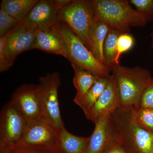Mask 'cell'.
<instances>
[{"label": "cell", "instance_id": "6da1fadb", "mask_svg": "<svg viewBox=\"0 0 153 153\" xmlns=\"http://www.w3.org/2000/svg\"><path fill=\"white\" fill-rule=\"evenodd\" d=\"M120 143L128 153H153V134L138 120L133 107L120 106L111 114Z\"/></svg>", "mask_w": 153, "mask_h": 153}, {"label": "cell", "instance_id": "7a4b0ae2", "mask_svg": "<svg viewBox=\"0 0 153 153\" xmlns=\"http://www.w3.org/2000/svg\"><path fill=\"white\" fill-rule=\"evenodd\" d=\"M111 73L120 106L137 107L144 91L153 80L150 71L139 66L119 64L112 68Z\"/></svg>", "mask_w": 153, "mask_h": 153}, {"label": "cell", "instance_id": "3957f363", "mask_svg": "<svg viewBox=\"0 0 153 153\" xmlns=\"http://www.w3.org/2000/svg\"><path fill=\"white\" fill-rule=\"evenodd\" d=\"M97 20L122 33H128L131 27H145L149 21L133 8L127 0H92Z\"/></svg>", "mask_w": 153, "mask_h": 153}, {"label": "cell", "instance_id": "277c9868", "mask_svg": "<svg viewBox=\"0 0 153 153\" xmlns=\"http://www.w3.org/2000/svg\"><path fill=\"white\" fill-rule=\"evenodd\" d=\"M59 14L60 21L67 25L89 49L91 28L97 20L92 0H73L61 9Z\"/></svg>", "mask_w": 153, "mask_h": 153}, {"label": "cell", "instance_id": "5b68a950", "mask_svg": "<svg viewBox=\"0 0 153 153\" xmlns=\"http://www.w3.org/2000/svg\"><path fill=\"white\" fill-rule=\"evenodd\" d=\"M59 27L67 43L68 60L71 66L83 68L99 77L111 75L108 69L96 59L90 50L67 25L61 22Z\"/></svg>", "mask_w": 153, "mask_h": 153}, {"label": "cell", "instance_id": "8992f818", "mask_svg": "<svg viewBox=\"0 0 153 153\" xmlns=\"http://www.w3.org/2000/svg\"><path fill=\"white\" fill-rule=\"evenodd\" d=\"M60 83V74L55 71L40 77L37 84L43 116L59 130L64 126L58 99Z\"/></svg>", "mask_w": 153, "mask_h": 153}, {"label": "cell", "instance_id": "52a82bcc", "mask_svg": "<svg viewBox=\"0 0 153 153\" xmlns=\"http://www.w3.org/2000/svg\"><path fill=\"white\" fill-rule=\"evenodd\" d=\"M27 123L11 101L7 103L0 116V146L16 147L21 140Z\"/></svg>", "mask_w": 153, "mask_h": 153}, {"label": "cell", "instance_id": "ba28073f", "mask_svg": "<svg viewBox=\"0 0 153 153\" xmlns=\"http://www.w3.org/2000/svg\"><path fill=\"white\" fill-rule=\"evenodd\" d=\"M59 130L46 117L27 123L21 140L16 146L59 147Z\"/></svg>", "mask_w": 153, "mask_h": 153}, {"label": "cell", "instance_id": "9c48e42d", "mask_svg": "<svg viewBox=\"0 0 153 153\" xmlns=\"http://www.w3.org/2000/svg\"><path fill=\"white\" fill-rule=\"evenodd\" d=\"M36 31L19 22L5 36L0 38V50L14 63L19 54L33 49Z\"/></svg>", "mask_w": 153, "mask_h": 153}, {"label": "cell", "instance_id": "30bf717a", "mask_svg": "<svg viewBox=\"0 0 153 153\" xmlns=\"http://www.w3.org/2000/svg\"><path fill=\"white\" fill-rule=\"evenodd\" d=\"M10 101L28 123L43 116L37 85H21L13 93Z\"/></svg>", "mask_w": 153, "mask_h": 153}, {"label": "cell", "instance_id": "8fae6325", "mask_svg": "<svg viewBox=\"0 0 153 153\" xmlns=\"http://www.w3.org/2000/svg\"><path fill=\"white\" fill-rule=\"evenodd\" d=\"M94 124L86 153H102L120 143L119 134L111 114L101 117Z\"/></svg>", "mask_w": 153, "mask_h": 153}, {"label": "cell", "instance_id": "7c38bea8", "mask_svg": "<svg viewBox=\"0 0 153 153\" xmlns=\"http://www.w3.org/2000/svg\"><path fill=\"white\" fill-rule=\"evenodd\" d=\"M20 22L38 30L55 27L61 21L59 12L51 1L39 0L26 18Z\"/></svg>", "mask_w": 153, "mask_h": 153}, {"label": "cell", "instance_id": "4fadbf2b", "mask_svg": "<svg viewBox=\"0 0 153 153\" xmlns=\"http://www.w3.org/2000/svg\"><path fill=\"white\" fill-rule=\"evenodd\" d=\"M60 24L52 27L36 30L33 49L61 55L68 60V47L59 27Z\"/></svg>", "mask_w": 153, "mask_h": 153}, {"label": "cell", "instance_id": "5bb4252c", "mask_svg": "<svg viewBox=\"0 0 153 153\" xmlns=\"http://www.w3.org/2000/svg\"><path fill=\"white\" fill-rule=\"evenodd\" d=\"M120 105L116 95L112 76L105 90L96 101L88 113L86 118L95 123L101 117L111 114Z\"/></svg>", "mask_w": 153, "mask_h": 153}, {"label": "cell", "instance_id": "9a60e30c", "mask_svg": "<svg viewBox=\"0 0 153 153\" xmlns=\"http://www.w3.org/2000/svg\"><path fill=\"white\" fill-rule=\"evenodd\" d=\"M110 29L109 25L105 22L97 20L92 24L89 33V50L96 59L103 65V45Z\"/></svg>", "mask_w": 153, "mask_h": 153}, {"label": "cell", "instance_id": "2e32d148", "mask_svg": "<svg viewBox=\"0 0 153 153\" xmlns=\"http://www.w3.org/2000/svg\"><path fill=\"white\" fill-rule=\"evenodd\" d=\"M90 137L76 136L63 126L59 130V147L61 153H86Z\"/></svg>", "mask_w": 153, "mask_h": 153}, {"label": "cell", "instance_id": "e0dca14e", "mask_svg": "<svg viewBox=\"0 0 153 153\" xmlns=\"http://www.w3.org/2000/svg\"><path fill=\"white\" fill-rule=\"evenodd\" d=\"M110 76L100 77L83 96L74 99L73 101L82 110L85 115L88 113L105 89L109 82Z\"/></svg>", "mask_w": 153, "mask_h": 153}, {"label": "cell", "instance_id": "ac0fdd59", "mask_svg": "<svg viewBox=\"0 0 153 153\" xmlns=\"http://www.w3.org/2000/svg\"><path fill=\"white\" fill-rule=\"evenodd\" d=\"M39 0H2L1 9L19 23L25 19Z\"/></svg>", "mask_w": 153, "mask_h": 153}, {"label": "cell", "instance_id": "d6986e66", "mask_svg": "<svg viewBox=\"0 0 153 153\" xmlns=\"http://www.w3.org/2000/svg\"><path fill=\"white\" fill-rule=\"evenodd\" d=\"M71 66L74 72L73 84L76 90L74 98H79L87 93L100 77L78 66Z\"/></svg>", "mask_w": 153, "mask_h": 153}, {"label": "cell", "instance_id": "ffe728a7", "mask_svg": "<svg viewBox=\"0 0 153 153\" xmlns=\"http://www.w3.org/2000/svg\"><path fill=\"white\" fill-rule=\"evenodd\" d=\"M121 32L111 28L107 35L103 47L104 65L110 72L116 65L115 60L117 55V39Z\"/></svg>", "mask_w": 153, "mask_h": 153}, {"label": "cell", "instance_id": "44dd1931", "mask_svg": "<svg viewBox=\"0 0 153 153\" xmlns=\"http://www.w3.org/2000/svg\"><path fill=\"white\" fill-rule=\"evenodd\" d=\"M136 116L140 123L153 134V108H134Z\"/></svg>", "mask_w": 153, "mask_h": 153}, {"label": "cell", "instance_id": "7402d4cb", "mask_svg": "<svg viewBox=\"0 0 153 153\" xmlns=\"http://www.w3.org/2000/svg\"><path fill=\"white\" fill-rule=\"evenodd\" d=\"M134 44L133 37L129 33H123L119 36L117 39V55L115 60L116 65L119 64L121 55L130 50L133 47Z\"/></svg>", "mask_w": 153, "mask_h": 153}, {"label": "cell", "instance_id": "603a6c76", "mask_svg": "<svg viewBox=\"0 0 153 153\" xmlns=\"http://www.w3.org/2000/svg\"><path fill=\"white\" fill-rule=\"evenodd\" d=\"M10 153H61L59 148L31 146H16L11 151Z\"/></svg>", "mask_w": 153, "mask_h": 153}, {"label": "cell", "instance_id": "cb8c5ba5", "mask_svg": "<svg viewBox=\"0 0 153 153\" xmlns=\"http://www.w3.org/2000/svg\"><path fill=\"white\" fill-rule=\"evenodd\" d=\"M129 2L150 22H153V0H130Z\"/></svg>", "mask_w": 153, "mask_h": 153}, {"label": "cell", "instance_id": "d4e9b609", "mask_svg": "<svg viewBox=\"0 0 153 153\" xmlns=\"http://www.w3.org/2000/svg\"><path fill=\"white\" fill-rule=\"evenodd\" d=\"M16 19L2 9L0 10V37L5 36L19 24Z\"/></svg>", "mask_w": 153, "mask_h": 153}, {"label": "cell", "instance_id": "484cf974", "mask_svg": "<svg viewBox=\"0 0 153 153\" xmlns=\"http://www.w3.org/2000/svg\"><path fill=\"white\" fill-rule=\"evenodd\" d=\"M138 107L153 108V79L144 91Z\"/></svg>", "mask_w": 153, "mask_h": 153}, {"label": "cell", "instance_id": "4316f807", "mask_svg": "<svg viewBox=\"0 0 153 153\" xmlns=\"http://www.w3.org/2000/svg\"><path fill=\"white\" fill-rule=\"evenodd\" d=\"M73 1V0H51V2L58 12L72 2Z\"/></svg>", "mask_w": 153, "mask_h": 153}, {"label": "cell", "instance_id": "83f0119b", "mask_svg": "<svg viewBox=\"0 0 153 153\" xmlns=\"http://www.w3.org/2000/svg\"><path fill=\"white\" fill-rule=\"evenodd\" d=\"M102 153H128L120 143L112 146Z\"/></svg>", "mask_w": 153, "mask_h": 153}, {"label": "cell", "instance_id": "f1b7e54d", "mask_svg": "<svg viewBox=\"0 0 153 153\" xmlns=\"http://www.w3.org/2000/svg\"><path fill=\"white\" fill-rule=\"evenodd\" d=\"M14 148L7 146H0V153H10Z\"/></svg>", "mask_w": 153, "mask_h": 153}, {"label": "cell", "instance_id": "f546056e", "mask_svg": "<svg viewBox=\"0 0 153 153\" xmlns=\"http://www.w3.org/2000/svg\"><path fill=\"white\" fill-rule=\"evenodd\" d=\"M151 37L152 38V44H151V47L153 49V28H152V32L151 33Z\"/></svg>", "mask_w": 153, "mask_h": 153}, {"label": "cell", "instance_id": "4dcf8cb0", "mask_svg": "<svg viewBox=\"0 0 153 153\" xmlns=\"http://www.w3.org/2000/svg\"></svg>", "mask_w": 153, "mask_h": 153}]
</instances>
